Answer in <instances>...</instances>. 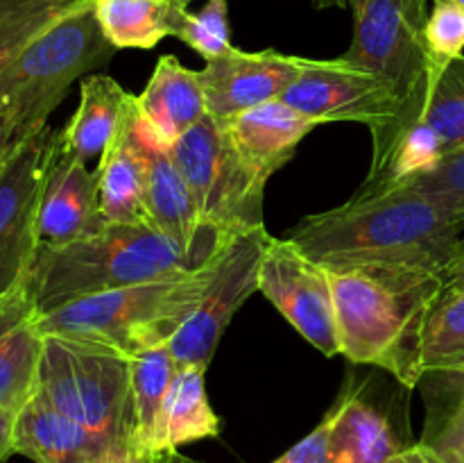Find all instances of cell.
Segmentation results:
<instances>
[{
	"mask_svg": "<svg viewBox=\"0 0 464 463\" xmlns=\"http://www.w3.org/2000/svg\"><path fill=\"white\" fill-rule=\"evenodd\" d=\"M447 286L464 289V236H462L460 248H458L456 259H453L451 266L447 268Z\"/></svg>",
	"mask_w": 464,
	"mask_h": 463,
	"instance_id": "37",
	"label": "cell"
},
{
	"mask_svg": "<svg viewBox=\"0 0 464 463\" xmlns=\"http://www.w3.org/2000/svg\"><path fill=\"white\" fill-rule=\"evenodd\" d=\"M134 109L143 136L170 148L208 113L199 71H190L177 57L163 54L143 94L134 95Z\"/></svg>",
	"mask_w": 464,
	"mask_h": 463,
	"instance_id": "16",
	"label": "cell"
},
{
	"mask_svg": "<svg viewBox=\"0 0 464 463\" xmlns=\"http://www.w3.org/2000/svg\"><path fill=\"white\" fill-rule=\"evenodd\" d=\"M188 182L204 227L229 243L263 225V177L234 145L222 121L211 113L168 148Z\"/></svg>",
	"mask_w": 464,
	"mask_h": 463,
	"instance_id": "8",
	"label": "cell"
},
{
	"mask_svg": "<svg viewBox=\"0 0 464 463\" xmlns=\"http://www.w3.org/2000/svg\"><path fill=\"white\" fill-rule=\"evenodd\" d=\"M175 36L195 53L202 54L204 62H211V59L229 53L234 44H231L227 0H207V5L198 14L184 9L179 23H177Z\"/></svg>",
	"mask_w": 464,
	"mask_h": 463,
	"instance_id": "31",
	"label": "cell"
},
{
	"mask_svg": "<svg viewBox=\"0 0 464 463\" xmlns=\"http://www.w3.org/2000/svg\"><path fill=\"white\" fill-rule=\"evenodd\" d=\"M107 225L100 212L95 171L91 172L89 163L68 154L57 143L41 191V243H68L95 234Z\"/></svg>",
	"mask_w": 464,
	"mask_h": 463,
	"instance_id": "15",
	"label": "cell"
},
{
	"mask_svg": "<svg viewBox=\"0 0 464 463\" xmlns=\"http://www.w3.org/2000/svg\"><path fill=\"white\" fill-rule=\"evenodd\" d=\"M334 286L340 354L390 372L406 389L421 375L426 316L447 286L444 272L406 263L326 268Z\"/></svg>",
	"mask_w": 464,
	"mask_h": 463,
	"instance_id": "2",
	"label": "cell"
},
{
	"mask_svg": "<svg viewBox=\"0 0 464 463\" xmlns=\"http://www.w3.org/2000/svg\"><path fill=\"white\" fill-rule=\"evenodd\" d=\"M170 3L179 5V7H186V5H188V3H190V0H170Z\"/></svg>",
	"mask_w": 464,
	"mask_h": 463,
	"instance_id": "40",
	"label": "cell"
},
{
	"mask_svg": "<svg viewBox=\"0 0 464 463\" xmlns=\"http://www.w3.org/2000/svg\"><path fill=\"white\" fill-rule=\"evenodd\" d=\"M16 409H0V463L14 452V429H16Z\"/></svg>",
	"mask_w": 464,
	"mask_h": 463,
	"instance_id": "35",
	"label": "cell"
},
{
	"mask_svg": "<svg viewBox=\"0 0 464 463\" xmlns=\"http://www.w3.org/2000/svg\"><path fill=\"white\" fill-rule=\"evenodd\" d=\"M458 3H462V5H464V0H458Z\"/></svg>",
	"mask_w": 464,
	"mask_h": 463,
	"instance_id": "41",
	"label": "cell"
},
{
	"mask_svg": "<svg viewBox=\"0 0 464 463\" xmlns=\"http://www.w3.org/2000/svg\"><path fill=\"white\" fill-rule=\"evenodd\" d=\"M21 139H16V134H14L12 127L7 125V123L0 118V168H3L5 159L9 157V153H12L14 145L18 143Z\"/></svg>",
	"mask_w": 464,
	"mask_h": 463,
	"instance_id": "38",
	"label": "cell"
},
{
	"mask_svg": "<svg viewBox=\"0 0 464 463\" xmlns=\"http://www.w3.org/2000/svg\"><path fill=\"white\" fill-rule=\"evenodd\" d=\"M207 368L177 366L163 411V449H179L195 440L220 436V418L211 409L204 384Z\"/></svg>",
	"mask_w": 464,
	"mask_h": 463,
	"instance_id": "26",
	"label": "cell"
},
{
	"mask_svg": "<svg viewBox=\"0 0 464 463\" xmlns=\"http://www.w3.org/2000/svg\"><path fill=\"white\" fill-rule=\"evenodd\" d=\"M417 123L433 136L442 159L464 148V54L440 75Z\"/></svg>",
	"mask_w": 464,
	"mask_h": 463,
	"instance_id": "28",
	"label": "cell"
},
{
	"mask_svg": "<svg viewBox=\"0 0 464 463\" xmlns=\"http://www.w3.org/2000/svg\"><path fill=\"white\" fill-rule=\"evenodd\" d=\"M116 48L102 34L93 0L59 16L0 73V118L16 139L48 127V118L66 98L71 84L104 66Z\"/></svg>",
	"mask_w": 464,
	"mask_h": 463,
	"instance_id": "5",
	"label": "cell"
},
{
	"mask_svg": "<svg viewBox=\"0 0 464 463\" xmlns=\"http://www.w3.org/2000/svg\"><path fill=\"white\" fill-rule=\"evenodd\" d=\"M424 45L429 57L430 84H438L449 64L462 57L464 50V5L458 0H433L424 25Z\"/></svg>",
	"mask_w": 464,
	"mask_h": 463,
	"instance_id": "30",
	"label": "cell"
},
{
	"mask_svg": "<svg viewBox=\"0 0 464 463\" xmlns=\"http://www.w3.org/2000/svg\"><path fill=\"white\" fill-rule=\"evenodd\" d=\"M421 370H464V289L444 286L426 316Z\"/></svg>",
	"mask_w": 464,
	"mask_h": 463,
	"instance_id": "27",
	"label": "cell"
},
{
	"mask_svg": "<svg viewBox=\"0 0 464 463\" xmlns=\"http://www.w3.org/2000/svg\"><path fill=\"white\" fill-rule=\"evenodd\" d=\"M331 463H388L403 443L392 413L365 390H347L326 413Z\"/></svg>",
	"mask_w": 464,
	"mask_h": 463,
	"instance_id": "18",
	"label": "cell"
},
{
	"mask_svg": "<svg viewBox=\"0 0 464 463\" xmlns=\"http://www.w3.org/2000/svg\"><path fill=\"white\" fill-rule=\"evenodd\" d=\"M82 0H0V73L27 44Z\"/></svg>",
	"mask_w": 464,
	"mask_h": 463,
	"instance_id": "29",
	"label": "cell"
},
{
	"mask_svg": "<svg viewBox=\"0 0 464 463\" xmlns=\"http://www.w3.org/2000/svg\"><path fill=\"white\" fill-rule=\"evenodd\" d=\"M113 449L98 434L54 409L39 390L18 409L14 452L34 463H91Z\"/></svg>",
	"mask_w": 464,
	"mask_h": 463,
	"instance_id": "19",
	"label": "cell"
},
{
	"mask_svg": "<svg viewBox=\"0 0 464 463\" xmlns=\"http://www.w3.org/2000/svg\"><path fill=\"white\" fill-rule=\"evenodd\" d=\"M91 463H198V461L179 454V449H170V452H157V454L136 452V449H113V452L104 454V457L95 458V461Z\"/></svg>",
	"mask_w": 464,
	"mask_h": 463,
	"instance_id": "34",
	"label": "cell"
},
{
	"mask_svg": "<svg viewBox=\"0 0 464 463\" xmlns=\"http://www.w3.org/2000/svg\"><path fill=\"white\" fill-rule=\"evenodd\" d=\"M313 3H315L317 7H347L344 0H313Z\"/></svg>",
	"mask_w": 464,
	"mask_h": 463,
	"instance_id": "39",
	"label": "cell"
},
{
	"mask_svg": "<svg viewBox=\"0 0 464 463\" xmlns=\"http://www.w3.org/2000/svg\"><path fill=\"white\" fill-rule=\"evenodd\" d=\"M353 14V39L343 59L374 73L397 103V123L372 150L379 163L403 130L420 121L433 91L424 25L429 0H344Z\"/></svg>",
	"mask_w": 464,
	"mask_h": 463,
	"instance_id": "6",
	"label": "cell"
},
{
	"mask_svg": "<svg viewBox=\"0 0 464 463\" xmlns=\"http://www.w3.org/2000/svg\"><path fill=\"white\" fill-rule=\"evenodd\" d=\"M267 239L266 227H258L231 239L218 252L216 272L202 302L168 343L177 366L208 368L234 313L258 291V271Z\"/></svg>",
	"mask_w": 464,
	"mask_h": 463,
	"instance_id": "11",
	"label": "cell"
},
{
	"mask_svg": "<svg viewBox=\"0 0 464 463\" xmlns=\"http://www.w3.org/2000/svg\"><path fill=\"white\" fill-rule=\"evenodd\" d=\"M45 334L27 281L0 295V409H21L39 386Z\"/></svg>",
	"mask_w": 464,
	"mask_h": 463,
	"instance_id": "17",
	"label": "cell"
},
{
	"mask_svg": "<svg viewBox=\"0 0 464 463\" xmlns=\"http://www.w3.org/2000/svg\"><path fill=\"white\" fill-rule=\"evenodd\" d=\"M222 125L238 153L267 180L293 159L297 145L317 127L284 100H270L245 109L222 121Z\"/></svg>",
	"mask_w": 464,
	"mask_h": 463,
	"instance_id": "20",
	"label": "cell"
},
{
	"mask_svg": "<svg viewBox=\"0 0 464 463\" xmlns=\"http://www.w3.org/2000/svg\"><path fill=\"white\" fill-rule=\"evenodd\" d=\"M218 252L190 272L86 295L39 313L41 331L113 350L130 359L168 345L202 302L216 272Z\"/></svg>",
	"mask_w": 464,
	"mask_h": 463,
	"instance_id": "4",
	"label": "cell"
},
{
	"mask_svg": "<svg viewBox=\"0 0 464 463\" xmlns=\"http://www.w3.org/2000/svg\"><path fill=\"white\" fill-rule=\"evenodd\" d=\"M388 463H447L444 458H440L438 454L430 448H426L424 443H412L408 448H403L401 452L394 454Z\"/></svg>",
	"mask_w": 464,
	"mask_h": 463,
	"instance_id": "36",
	"label": "cell"
},
{
	"mask_svg": "<svg viewBox=\"0 0 464 463\" xmlns=\"http://www.w3.org/2000/svg\"><path fill=\"white\" fill-rule=\"evenodd\" d=\"M131 104L134 95L127 94L113 77L104 73L82 77L80 104L68 125L59 130L62 150L86 163L100 159L116 139L127 113L131 112Z\"/></svg>",
	"mask_w": 464,
	"mask_h": 463,
	"instance_id": "21",
	"label": "cell"
},
{
	"mask_svg": "<svg viewBox=\"0 0 464 463\" xmlns=\"http://www.w3.org/2000/svg\"><path fill=\"white\" fill-rule=\"evenodd\" d=\"M258 291L313 348L326 357L340 354L329 271L306 257L290 239H267Z\"/></svg>",
	"mask_w": 464,
	"mask_h": 463,
	"instance_id": "12",
	"label": "cell"
},
{
	"mask_svg": "<svg viewBox=\"0 0 464 463\" xmlns=\"http://www.w3.org/2000/svg\"><path fill=\"white\" fill-rule=\"evenodd\" d=\"M464 222L411 186L361 193L329 212L306 216L288 239L324 268L406 263L444 272L462 243Z\"/></svg>",
	"mask_w": 464,
	"mask_h": 463,
	"instance_id": "1",
	"label": "cell"
},
{
	"mask_svg": "<svg viewBox=\"0 0 464 463\" xmlns=\"http://www.w3.org/2000/svg\"><path fill=\"white\" fill-rule=\"evenodd\" d=\"M315 125L361 123L379 148L397 123V103L374 73L347 59H304L297 80L281 95Z\"/></svg>",
	"mask_w": 464,
	"mask_h": 463,
	"instance_id": "10",
	"label": "cell"
},
{
	"mask_svg": "<svg viewBox=\"0 0 464 463\" xmlns=\"http://www.w3.org/2000/svg\"><path fill=\"white\" fill-rule=\"evenodd\" d=\"M403 186L415 189L453 221L464 222V148L444 157L433 171Z\"/></svg>",
	"mask_w": 464,
	"mask_h": 463,
	"instance_id": "32",
	"label": "cell"
},
{
	"mask_svg": "<svg viewBox=\"0 0 464 463\" xmlns=\"http://www.w3.org/2000/svg\"><path fill=\"white\" fill-rule=\"evenodd\" d=\"M304 59L306 57L281 54L276 50L245 53L231 48L222 57L207 62L199 71L207 112L213 118L227 121L256 104L281 100L302 73Z\"/></svg>",
	"mask_w": 464,
	"mask_h": 463,
	"instance_id": "13",
	"label": "cell"
},
{
	"mask_svg": "<svg viewBox=\"0 0 464 463\" xmlns=\"http://www.w3.org/2000/svg\"><path fill=\"white\" fill-rule=\"evenodd\" d=\"M95 175H98L100 212L104 221L118 225L145 221V163L134 104L118 130L116 139L98 159Z\"/></svg>",
	"mask_w": 464,
	"mask_h": 463,
	"instance_id": "22",
	"label": "cell"
},
{
	"mask_svg": "<svg viewBox=\"0 0 464 463\" xmlns=\"http://www.w3.org/2000/svg\"><path fill=\"white\" fill-rule=\"evenodd\" d=\"M417 389L426 404L420 443L447 463H464V370H429Z\"/></svg>",
	"mask_w": 464,
	"mask_h": 463,
	"instance_id": "25",
	"label": "cell"
},
{
	"mask_svg": "<svg viewBox=\"0 0 464 463\" xmlns=\"http://www.w3.org/2000/svg\"><path fill=\"white\" fill-rule=\"evenodd\" d=\"M139 136L145 163V221L188 252L199 254L204 259L213 257L227 243L204 227L198 202H195V195L186 177L172 162L168 148L150 141L140 130Z\"/></svg>",
	"mask_w": 464,
	"mask_h": 463,
	"instance_id": "14",
	"label": "cell"
},
{
	"mask_svg": "<svg viewBox=\"0 0 464 463\" xmlns=\"http://www.w3.org/2000/svg\"><path fill=\"white\" fill-rule=\"evenodd\" d=\"M272 463H331L329 461V418L315 427L308 436H304L297 445L281 454Z\"/></svg>",
	"mask_w": 464,
	"mask_h": 463,
	"instance_id": "33",
	"label": "cell"
},
{
	"mask_svg": "<svg viewBox=\"0 0 464 463\" xmlns=\"http://www.w3.org/2000/svg\"><path fill=\"white\" fill-rule=\"evenodd\" d=\"M59 130L44 127L12 148L0 168V295L21 284L39 250V204Z\"/></svg>",
	"mask_w": 464,
	"mask_h": 463,
	"instance_id": "9",
	"label": "cell"
},
{
	"mask_svg": "<svg viewBox=\"0 0 464 463\" xmlns=\"http://www.w3.org/2000/svg\"><path fill=\"white\" fill-rule=\"evenodd\" d=\"M175 372L170 345H159L130 359L131 449L136 452H170L163 449L161 425Z\"/></svg>",
	"mask_w": 464,
	"mask_h": 463,
	"instance_id": "23",
	"label": "cell"
},
{
	"mask_svg": "<svg viewBox=\"0 0 464 463\" xmlns=\"http://www.w3.org/2000/svg\"><path fill=\"white\" fill-rule=\"evenodd\" d=\"M102 34L116 50H150L175 36L186 7L170 0H93Z\"/></svg>",
	"mask_w": 464,
	"mask_h": 463,
	"instance_id": "24",
	"label": "cell"
},
{
	"mask_svg": "<svg viewBox=\"0 0 464 463\" xmlns=\"http://www.w3.org/2000/svg\"><path fill=\"white\" fill-rule=\"evenodd\" d=\"M36 390L116 449H131L130 357L62 336H45Z\"/></svg>",
	"mask_w": 464,
	"mask_h": 463,
	"instance_id": "7",
	"label": "cell"
},
{
	"mask_svg": "<svg viewBox=\"0 0 464 463\" xmlns=\"http://www.w3.org/2000/svg\"><path fill=\"white\" fill-rule=\"evenodd\" d=\"M208 259L181 248L148 221L109 222L84 239L41 243L25 281L36 313H45L86 295L190 272Z\"/></svg>",
	"mask_w": 464,
	"mask_h": 463,
	"instance_id": "3",
	"label": "cell"
}]
</instances>
